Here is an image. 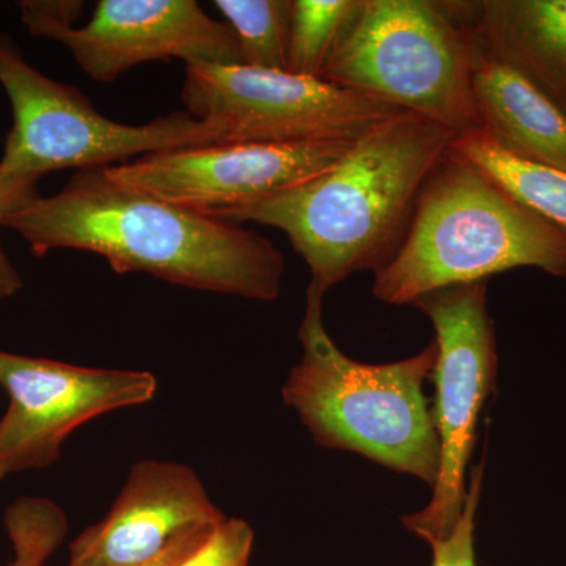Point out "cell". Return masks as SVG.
<instances>
[{
    "instance_id": "1",
    "label": "cell",
    "mask_w": 566,
    "mask_h": 566,
    "mask_svg": "<svg viewBox=\"0 0 566 566\" xmlns=\"http://www.w3.org/2000/svg\"><path fill=\"white\" fill-rule=\"evenodd\" d=\"M3 227L35 256L74 249L102 255L117 274L256 301L281 294L285 260L268 238L118 181L107 167L76 170L62 191L36 193Z\"/></svg>"
},
{
    "instance_id": "2",
    "label": "cell",
    "mask_w": 566,
    "mask_h": 566,
    "mask_svg": "<svg viewBox=\"0 0 566 566\" xmlns=\"http://www.w3.org/2000/svg\"><path fill=\"white\" fill-rule=\"evenodd\" d=\"M455 134L411 112L376 123L323 174L259 202L221 212L286 234L326 294L359 271H376L403 243L428 175Z\"/></svg>"
},
{
    "instance_id": "3",
    "label": "cell",
    "mask_w": 566,
    "mask_h": 566,
    "mask_svg": "<svg viewBox=\"0 0 566 566\" xmlns=\"http://www.w3.org/2000/svg\"><path fill=\"white\" fill-rule=\"evenodd\" d=\"M515 268L566 277V233L450 147L424 181L403 243L376 271L374 294L412 304Z\"/></svg>"
},
{
    "instance_id": "4",
    "label": "cell",
    "mask_w": 566,
    "mask_h": 566,
    "mask_svg": "<svg viewBox=\"0 0 566 566\" xmlns=\"http://www.w3.org/2000/svg\"><path fill=\"white\" fill-rule=\"evenodd\" d=\"M323 294L307 290L301 322L303 357L283 386V401L301 417L316 444L348 450L436 485L441 444L423 385L438 346L394 364H360L324 329Z\"/></svg>"
},
{
    "instance_id": "5",
    "label": "cell",
    "mask_w": 566,
    "mask_h": 566,
    "mask_svg": "<svg viewBox=\"0 0 566 566\" xmlns=\"http://www.w3.org/2000/svg\"><path fill=\"white\" fill-rule=\"evenodd\" d=\"M322 80L455 134L480 129L471 43L450 0H364Z\"/></svg>"
},
{
    "instance_id": "6",
    "label": "cell",
    "mask_w": 566,
    "mask_h": 566,
    "mask_svg": "<svg viewBox=\"0 0 566 566\" xmlns=\"http://www.w3.org/2000/svg\"><path fill=\"white\" fill-rule=\"evenodd\" d=\"M0 85L13 114L0 172L39 182L44 174L125 164L151 153L219 144L212 123L174 112L145 125L111 120L73 85L44 76L0 33Z\"/></svg>"
},
{
    "instance_id": "7",
    "label": "cell",
    "mask_w": 566,
    "mask_h": 566,
    "mask_svg": "<svg viewBox=\"0 0 566 566\" xmlns=\"http://www.w3.org/2000/svg\"><path fill=\"white\" fill-rule=\"evenodd\" d=\"M181 102L221 129L219 144L353 140L403 112L316 77L248 65H186Z\"/></svg>"
},
{
    "instance_id": "8",
    "label": "cell",
    "mask_w": 566,
    "mask_h": 566,
    "mask_svg": "<svg viewBox=\"0 0 566 566\" xmlns=\"http://www.w3.org/2000/svg\"><path fill=\"white\" fill-rule=\"evenodd\" d=\"M486 294L488 281H480L436 290L412 303L433 323L438 346L431 376L441 468L427 509L403 516L405 526L427 543L450 534L463 513L465 465L480 412L494 389L497 352Z\"/></svg>"
},
{
    "instance_id": "9",
    "label": "cell",
    "mask_w": 566,
    "mask_h": 566,
    "mask_svg": "<svg viewBox=\"0 0 566 566\" xmlns=\"http://www.w3.org/2000/svg\"><path fill=\"white\" fill-rule=\"evenodd\" d=\"M0 480L59 460L63 442L96 417L148 403L158 381L148 371L106 370L0 349Z\"/></svg>"
},
{
    "instance_id": "10",
    "label": "cell",
    "mask_w": 566,
    "mask_h": 566,
    "mask_svg": "<svg viewBox=\"0 0 566 566\" xmlns=\"http://www.w3.org/2000/svg\"><path fill=\"white\" fill-rule=\"evenodd\" d=\"M354 140L199 145L151 153L107 169L118 181L167 202L218 216L323 174Z\"/></svg>"
},
{
    "instance_id": "11",
    "label": "cell",
    "mask_w": 566,
    "mask_h": 566,
    "mask_svg": "<svg viewBox=\"0 0 566 566\" xmlns=\"http://www.w3.org/2000/svg\"><path fill=\"white\" fill-rule=\"evenodd\" d=\"M96 82H114L142 63L181 59L243 65L227 22L212 20L193 0H102L84 28L54 36Z\"/></svg>"
},
{
    "instance_id": "12",
    "label": "cell",
    "mask_w": 566,
    "mask_h": 566,
    "mask_svg": "<svg viewBox=\"0 0 566 566\" xmlns=\"http://www.w3.org/2000/svg\"><path fill=\"white\" fill-rule=\"evenodd\" d=\"M226 517L188 465L139 461L109 513L71 542L69 565H147L182 535Z\"/></svg>"
},
{
    "instance_id": "13",
    "label": "cell",
    "mask_w": 566,
    "mask_h": 566,
    "mask_svg": "<svg viewBox=\"0 0 566 566\" xmlns=\"http://www.w3.org/2000/svg\"><path fill=\"white\" fill-rule=\"evenodd\" d=\"M469 36L566 114V0H450Z\"/></svg>"
},
{
    "instance_id": "14",
    "label": "cell",
    "mask_w": 566,
    "mask_h": 566,
    "mask_svg": "<svg viewBox=\"0 0 566 566\" xmlns=\"http://www.w3.org/2000/svg\"><path fill=\"white\" fill-rule=\"evenodd\" d=\"M469 43L480 132L517 159L566 174V114L471 36Z\"/></svg>"
},
{
    "instance_id": "15",
    "label": "cell",
    "mask_w": 566,
    "mask_h": 566,
    "mask_svg": "<svg viewBox=\"0 0 566 566\" xmlns=\"http://www.w3.org/2000/svg\"><path fill=\"white\" fill-rule=\"evenodd\" d=\"M452 150L566 233V174L509 155L480 129L455 137Z\"/></svg>"
},
{
    "instance_id": "16",
    "label": "cell",
    "mask_w": 566,
    "mask_h": 566,
    "mask_svg": "<svg viewBox=\"0 0 566 566\" xmlns=\"http://www.w3.org/2000/svg\"><path fill=\"white\" fill-rule=\"evenodd\" d=\"M240 44L243 65L286 71L293 0H216Z\"/></svg>"
},
{
    "instance_id": "17",
    "label": "cell",
    "mask_w": 566,
    "mask_h": 566,
    "mask_svg": "<svg viewBox=\"0 0 566 566\" xmlns=\"http://www.w3.org/2000/svg\"><path fill=\"white\" fill-rule=\"evenodd\" d=\"M363 6L364 0H293L286 71L322 80L327 59Z\"/></svg>"
},
{
    "instance_id": "18",
    "label": "cell",
    "mask_w": 566,
    "mask_h": 566,
    "mask_svg": "<svg viewBox=\"0 0 566 566\" xmlns=\"http://www.w3.org/2000/svg\"><path fill=\"white\" fill-rule=\"evenodd\" d=\"M6 528L14 554L10 566H43L69 534V520L50 499L20 497L7 510Z\"/></svg>"
},
{
    "instance_id": "19",
    "label": "cell",
    "mask_w": 566,
    "mask_h": 566,
    "mask_svg": "<svg viewBox=\"0 0 566 566\" xmlns=\"http://www.w3.org/2000/svg\"><path fill=\"white\" fill-rule=\"evenodd\" d=\"M253 528L238 517H226L202 545L175 566H249Z\"/></svg>"
},
{
    "instance_id": "20",
    "label": "cell",
    "mask_w": 566,
    "mask_h": 566,
    "mask_svg": "<svg viewBox=\"0 0 566 566\" xmlns=\"http://www.w3.org/2000/svg\"><path fill=\"white\" fill-rule=\"evenodd\" d=\"M482 480L483 463L472 469L463 513H461L457 526L450 531V534L428 542L433 551L431 566H476L474 531Z\"/></svg>"
},
{
    "instance_id": "21",
    "label": "cell",
    "mask_w": 566,
    "mask_h": 566,
    "mask_svg": "<svg viewBox=\"0 0 566 566\" xmlns=\"http://www.w3.org/2000/svg\"><path fill=\"white\" fill-rule=\"evenodd\" d=\"M22 24L33 36L51 39L80 20L84 2L81 0H22L18 3Z\"/></svg>"
},
{
    "instance_id": "22",
    "label": "cell",
    "mask_w": 566,
    "mask_h": 566,
    "mask_svg": "<svg viewBox=\"0 0 566 566\" xmlns=\"http://www.w3.org/2000/svg\"><path fill=\"white\" fill-rule=\"evenodd\" d=\"M36 193V182L18 180L11 175L0 172V227H3L7 216L29 202ZM22 285L24 282L20 273L0 244V301L14 296Z\"/></svg>"
},
{
    "instance_id": "23",
    "label": "cell",
    "mask_w": 566,
    "mask_h": 566,
    "mask_svg": "<svg viewBox=\"0 0 566 566\" xmlns=\"http://www.w3.org/2000/svg\"><path fill=\"white\" fill-rule=\"evenodd\" d=\"M212 528L214 527H200L189 532V534L182 535L181 538H178L177 542L163 554V556L150 562V564L142 566H175L180 564L182 558L188 557L192 551H196L197 547L202 545L205 539L208 538V535L211 534Z\"/></svg>"
}]
</instances>
